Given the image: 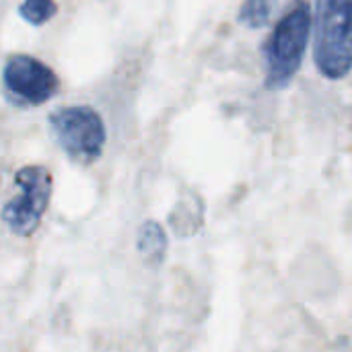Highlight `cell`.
<instances>
[{
    "label": "cell",
    "mask_w": 352,
    "mask_h": 352,
    "mask_svg": "<svg viewBox=\"0 0 352 352\" xmlns=\"http://www.w3.org/2000/svg\"><path fill=\"white\" fill-rule=\"evenodd\" d=\"M311 25L314 14L307 0H295L276 23L268 43L264 45L266 89L280 91L293 82L311 39Z\"/></svg>",
    "instance_id": "obj_1"
},
{
    "label": "cell",
    "mask_w": 352,
    "mask_h": 352,
    "mask_svg": "<svg viewBox=\"0 0 352 352\" xmlns=\"http://www.w3.org/2000/svg\"><path fill=\"white\" fill-rule=\"evenodd\" d=\"M314 58L318 70L338 80L352 70V0H318L314 14Z\"/></svg>",
    "instance_id": "obj_2"
},
{
    "label": "cell",
    "mask_w": 352,
    "mask_h": 352,
    "mask_svg": "<svg viewBox=\"0 0 352 352\" xmlns=\"http://www.w3.org/2000/svg\"><path fill=\"white\" fill-rule=\"evenodd\" d=\"M50 128L60 148L78 165L95 163L105 146V124L89 105L60 107L50 116Z\"/></svg>",
    "instance_id": "obj_3"
},
{
    "label": "cell",
    "mask_w": 352,
    "mask_h": 352,
    "mask_svg": "<svg viewBox=\"0 0 352 352\" xmlns=\"http://www.w3.org/2000/svg\"><path fill=\"white\" fill-rule=\"evenodd\" d=\"M52 198V173L43 165H25L14 173V196L4 204L2 221L16 237H29L41 225Z\"/></svg>",
    "instance_id": "obj_4"
},
{
    "label": "cell",
    "mask_w": 352,
    "mask_h": 352,
    "mask_svg": "<svg viewBox=\"0 0 352 352\" xmlns=\"http://www.w3.org/2000/svg\"><path fill=\"white\" fill-rule=\"evenodd\" d=\"M2 78L6 97L16 107H37L50 101L60 89L58 74L47 64L27 54L8 56Z\"/></svg>",
    "instance_id": "obj_5"
},
{
    "label": "cell",
    "mask_w": 352,
    "mask_h": 352,
    "mask_svg": "<svg viewBox=\"0 0 352 352\" xmlns=\"http://www.w3.org/2000/svg\"><path fill=\"white\" fill-rule=\"evenodd\" d=\"M167 245H169V241H167L165 229L157 221H144L140 225L138 235H136V248L148 264H153V266L163 264Z\"/></svg>",
    "instance_id": "obj_6"
},
{
    "label": "cell",
    "mask_w": 352,
    "mask_h": 352,
    "mask_svg": "<svg viewBox=\"0 0 352 352\" xmlns=\"http://www.w3.org/2000/svg\"><path fill=\"white\" fill-rule=\"evenodd\" d=\"M276 2L278 0H243L239 8V23L250 29H262L270 21Z\"/></svg>",
    "instance_id": "obj_7"
},
{
    "label": "cell",
    "mask_w": 352,
    "mask_h": 352,
    "mask_svg": "<svg viewBox=\"0 0 352 352\" xmlns=\"http://www.w3.org/2000/svg\"><path fill=\"white\" fill-rule=\"evenodd\" d=\"M58 6L54 0H23L19 6V14L33 27L45 25L54 14Z\"/></svg>",
    "instance_id": "obj_8"
}]
</instances>
